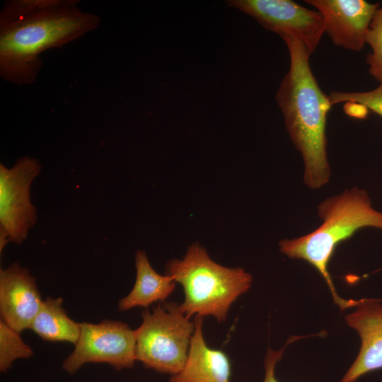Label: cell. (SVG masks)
<instances>
[{"label":"cell","mask_w":382,"mask_h":382,"mask_svg":"<svg viewBox=\"0 0 382 382\" xmlns=\"http://www.w3.org/2000/svg\"><path fill=\"white\" fill-rule=\"evenodd\" d=\"M81 333L62 369L74 374L89 363H106L115 369H131L136 359V332L121 321L80 323Z\"/></svg>","instance_id":"obj_6"},{"label":"cell","mask_w":382,"mask_h":382,"mask_svg":"<svg viewBox=\"0 0 382 382\" xmlns=\"http://www.w3.org/2000/svg\"><path fill=\"white\" fill-rule=\"evenodd\" d=\"M60 297H47L33 318L28 329L44 340L76 344L80 333V323L71 320L62 307Z\"/></svg>","instance_id":"obj_14"},{"label":"cell","mask_w":382,"mask_h":382,"mask_svg":"<svg viewBox=\"0 0 382 382\" xmlns=\"http://www.w3.org/2000/svg\"><path fill=\"white\" fill-rule=\"evenodd\" d=\"M331 105L345 102H356L382 117V81L375 89L365 92L333 91L328 95Z\"/></svg>","instance_id":"obj_17"},{"label":"cell","mask_w":382,"mask_h":382,"mask_svg":"<svg viewBox=\"0 0 382 382\" xmlns=\"http://www.w3.org/2000/svg\"><path fill=\"white\" fill-rule=\"evenodd\" d=\"M321 225L305 236L279 242L280 251L293 259L307 261L327 283L335 303L343 311L355 307L360 300L343 299L337 294L328 271L335 248L359 228L382 229V212L373 208L368 192L352 187L326 198L318 207Z\"/></svg>","instance_id":"obj_3"},{"label":"cell","mask_w":382,"mask_h":382,"mask_svg":"<svg viewBox=\"0 0 382 382\" xmlns=\"http://www.w3.org/2000/svg\"><path fill=\"white\" fill-rule=\"evenodd\" d=\"M137 277L131 291L118 302V309L125 311L135 307L148 308L164 301L174 291L176 282L169 275H161L151 265L146 253L135 255Z\"/></svg>","instance_id":"obj_13"},{"label":"cell","mask_w":382,"mask_h":382,"mask_svg":"<svg viewBox=\"0 0 382 382\" xmlns=\"http://www.w3.org/2000/svg\"><path fill=\"white\" fill-rule=\"evenodd\" d=\"M355 307L345 320L359 335L361 347L340 382H354L366 373L382 369V306L378 299H361Z\"/></svg>","instance_id":"obj_11"},{"label":"cell","mask_w":382,"mask_h":382,"mask_svg":"<svg viewBox=\"0 0 382 382\" xmlns=\"http://www.w3.org/2000/svg\"><path fill=\"white\" fill-rule=\"evenodd\" d=\"M283 349L276 351L268 349L265 359V376L262 382H279L275 376V368L281 359Z\"/></svg>","instance_id":"obj_18"},{"label":"cell","mask_w":382,"mask_h":382,"mask_svg":"<svg viewBox=\"0 0 382 382\" xmlns=\"http://www.w3.org/2000/svg\"><path fill=\"white\" fill-rule=\"evenodd\" d=\"M203 318L195 317L187 357L182 370L168 382H231V361L225 352L210 348L203 335Z\"/></svg>","instance_id":"obj_12"},{"label":"cell","mask_w":382,"mask_h":382,"mask_svg":"<svg viewBox=\"0 0 382 382\" xmlns=\"http://www.w3.org/2000/svg\"><path fill=\"white\" fill-rule=\"evenodd\" d=\"M77 0H9L0 13V76L18 86L34 83L40 54L96 30L100 17L83 12Z\"/></svg>","instance_id":"obj_1"},{"label":"cell","mask_w":382,"mask_h":382,"mask_svg":"<svg viewBox=\"0 0 382 382\" xmlns=\"http://www.w3.org/2000/svg\"><path fill=\"white\" fill-rule=\"evenodd\" d=\"M343 110L347 115L357 119H365L369 113V109L366 106L356 102H345Z\"/></svg>","instance_id":"obj_19"},{"label":"cell","mask_w":382,"mask_h":382,"mask_svg":"<svg viewBox=\"0 0 382 382\" xmlns=\"http://www.w3.org/2000/svg\"><path fill=\"white\" fill-rule=\"evenodd\" d=\"M166 274L183 286L184 301L179 306L188 318L213 316L219 323L225 321L231 305L253 282L243 268L214 262L199 243L191 245L182 259L169 260Z\"/></svg>","instance_id":"obj_4"},{"label":"cell","mask_w":382,"mask_h":382,"mask_svg":"<svg viewBox=\"0 0 382 382\" xmlns=\"http://www.w3.org/2000/svg\"><path fill=\"white\" fill-rule=\"evenodd\" d=\"M229 3L282 37L296 38L310 56L325 33V21L320 12L291 0H232Z\"/></svg>","instance_id":"obj_8"},{"label":"cell","mask_w":382,"mask_h":382,"mask_svg":"<svg viewBox=\"0 0 382 382\" xmlns=\"http://www.w3.org/2000/svg\"><path fill=\"white\" fill-rule=\"evenodd\" d=\"M42 301L35 278L27 269L13 263L1 270L0 315L7 325L19 332L29 328Z\"/></svg>","instance_id":"obj_10"},{"label":"cell","mask_w":382,"mask_h":382,"mask_svg":"<svg viewBox=\"0 0 382 382\" xmlns=\"http://www.w3.org/2000/svg\"><path fill=\"white\" fill-rule=\"evenodd\" d=\"M135 330L137 361L144 367L170 376L183 368L195 330L192 322L175 302L158 305L141 313Z\"/></svg>","instance_id":"obj_5"},{"label":"cell","mask_w":382,"mask_h":382,"mask_svg":"<svg viewBox=\"0 0 382 382\" xmlns=\"http://www.w3.org/2000/svg\"><path fill=\"white\" fill-rule=\"evenodd\" d=\"M282 38L289 51L290 66L277 91L276 100L290 139L301 154L304 183L310 188L318 189L330 177L325 127L332 105L311 71L310 55L302 43L291 37Z\"/></svg>","instance_id":"obj_2"},{"label":"cell","mask_w":382,"mask_h":382,"mask_svg":"<svg viewBox=\"0 0 382 382\" xmlns=\"http://www.w3.org/2000/svg\"><path fill=\"white\" fill-rule=\"evenodd\" d=\"M371 49L366 61L369 72L378 81H382V6L378 7L371 18L366 37Z\"/></svg>","instance_id":"obj_16"},{"label":"cell","mask_w":382,"mask_h":382,"mask_svg":"<svg viewBox=\"0 0 382 382\" xmlns=\"http://www.w3.org/2000/svg\"><path fill=\"white\" fill-rule=\"evenodd\" d=\"M320 13L325 33L337 46L359 52L366 44L368 29L380 4L364 0H306Z\"/></svg>","instance_id":"obj_9"},{"label":"cell","mask_w":382,"mask_h":382,"mask_svg":"<svg viewBox=\"0 0 382 382\" xmlns=\"http://www.w3.org/2000/svg\"><path fill=\"white\" fill-rule=\"evenodd\" d=\"M41 170L39 162L24 156L11 168L0 164V252L6 243H21L36 223V208L29 189Z\"/></svg>","instance_id":"obj_7"},{"label":"cell","mask_w":382,"mask_h":382,"mask_svg":"<svg viewBox=\"0 0 382 382\" xmlns=\"http://www.w3.org/2000/svg\"><path fill=\"white\" fill-rule=\"evenodd\" d=\"M21 332L2 320H0V371L6 373L18 359H27L33 355L32 348L24 342Z\"/></svg>","instance_id":"obj_15"}]
</instances>
